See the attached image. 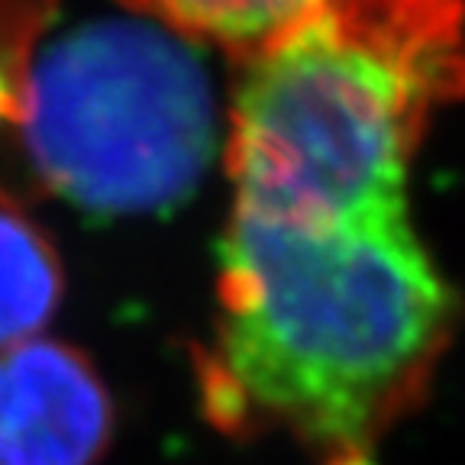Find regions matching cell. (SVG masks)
Here are the masks:
<instances>
[{
    "mask_svg": "<svg viewBox=\"0 0 465 465\" xmlns=\"http://www.w3.org/2000/svg\"><path fill=\"white\" fill-rule=\"evenodd\" d=\"M58 14V0H0V197L26 203L20 143L39 52Z\"/></svg>",
    "mask_w": 465,
    "mask_h": 465,
    "instance_id": "cell-7",
    "label": "cell"
},
{
    "mask_svg": "<svg viewBox=\"0 0 465 465\" xmlns=\"http://www.w3.org/2000/svg\"><path fill=\"white\" fill-rule=\"evenodd\" d=\"M130 14L168 29L191 43H207L249 55L282 29L317 7L320 0H116Z\"/></svg>",
    "mask_w": 465,
    "mask_h": 465,
    "instance_id": "cell-6",
    "label": "cell"
},
{
    "mask_svg": "<svg viewBox=\"0 0 465 465\" xmlns=\"http://www.w3.org/2000/svg\"><path fill=\"white\" fill-rule=\"evenodd\" d=\"M333 465H369V452H342V456H333Z\"/></svg>",
    "mask_w": 465,
    "mask_h": 465,
    "instance_id": "cell-8",
    "label": "cell"
},
{
    "mask_svg": "<svg viewBox=\"0 0 465 465\" xmlns=\"http://www.w3.org/2000/svg\"><path fill=\"white\" fill-rule=\"evenodd\" d=\"M211 145V91L182 36L155 23H87L39 52L20 143L26 201L162 211L194 188Z\"/></svg>",
    "mask_w": 465,
    "mask_h": 465,
    "instance_id": "cell-3",
    "label": "cell"
},
{
    "mask_svg": "<svg viewBox=\"0 0 465 465\" xmlns=\"http://www.w3.org/2000/svg\"><path fill=\"white\" fill-rule=\"evenodd\" d=\"M65 272L45 230L16 197H0V349L36 340L55 317Z\"/></svg>",
    "mask_w": 465,
    "mask_h": 465,
    "instance_id": "cell-5",
    "label": "cell"
},
{
    "mask_svg": "<svg viewBox=\"0 0 465 465\" xmlns=\"http://www.w3.org/2000/svg\"><path fill=\"white\" fill-rule=\"evenodd\" d=\"M114 401L94 362L62 340L0 349V465H97Z\"/></svg>",
    "mask_w": 465,
    "mask_h": 465,
    "instance_id": "cell-4",
    "label": "cell"
},
{
    "mask_svg": "<svg viewBox=\"0 0 465 465\" xmlns=\"http://www.w3.org/2000/svg\"><path fill=\"white\" fill-rule=\"evenodd\" d=\"M217 301L197 362L207 417L330 456L369 452L420 404L462 313L411 211L304 226L232 207Z\"/></svg>",
    "mask_w": 465,
    "mask_h": 465,
    "instance_id": "cell-1",
    "label": "cell"
},
{
    "mask_svg": "<svg viewBox=\"0 0 465 465\" xmlns=\"http://www.w3.org/2000/svg\"><path fill=\"white\" fill-rule=\"evenodd\" d=\"M465 101V0H320L236 58L232 207L333 226L407 211L440 107Z\"/></svg>",
    "mask_w": 465,
    "mask_h": 465,
    "instance_id": "cell-2",
    "label": "cell"
}]
</instances>
